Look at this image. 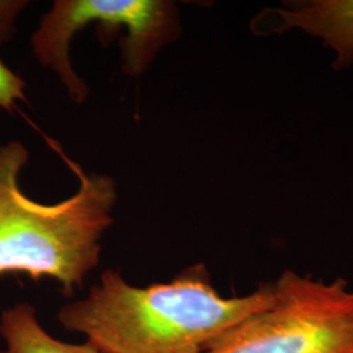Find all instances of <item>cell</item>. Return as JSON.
I'll use <instances>...</instances> for the list:
<instances>
[{
  "mask_svg": "<svg viewBox=\"0 0 353 353\" xmlns=\"http://www.w3.org/2000/svg\"><path fill=\"white\" fill-rule=\"evenodd\" d=\"M0 336L8 353H103L89 341L71 344L49 334L30 303H16L1 312Z\"/></svg>",
  "mask_w": 353,
  "mask_h": 353,
  "instance_id": "5b68a950",
  "label": "cell"
},
{
  "mask_svg": "<svg viewBox=\"0 0 353 353\" xmlns=\"http://www.w3.org/2000/svg\"><path fill=\"white\" fill-rule=\"evenodd\" d=\"M61 154L80 188L70 199L49 205L20 189L19 176L29 157L26 147L20 141L0 147V275L50 278L72 294L100 263V241L113 223L117 192L110 176L85 173Z\"/></svg>",
  "mask_w": 353,
  "mask_h": 353,
  "instance_id": "7a4b0ae2",
  "label": "cell"
},
{
  "mask_svg": "<svg viewBox=\"0 0 353 353\" xmlns=\"http://www.w3.org/2000/svg\"><path fill=\"white\" fill-rule=\"evenodd\" d=\"M252 28L261 34L300 29L321 38L336 52L334 68L341 70L353 63V0L299 1L292 3L290 8H270Z\"/></svg>",
  "mask_w": 353,
  "mask_h": 353,
  "instance_id": "277c9868",
  "label": "cell"
},
{
  "mask_svg": "<svg viewBox=\"0 0 353 353\" xmlns=\"http://www.w3.org/2000/svg\"><path fill=\"white\" fill-rule=\"evenodd\" d=\"M26 81L0 61V110H10L26 99Z\"/></svg>",
  "mask_w": 353,
  "mask_h": 353,
  "instance_id": "8992f818",
  "label": "cell"
},
{
  "mask_svg": "<svg viewBox=\"0 0 353 353\" xmlns=\"http://www.w3.org/2000/svg\"><path fill=\"white\" fill-rule=\"evenodd\" d=\"M0 353H8V352H7V351H6V350H4V351H0Z\"/></svg>",
  "mask_w": 353,
  "mask_h": 353,
  "instance_id": "ba28073f",
  "label": "cell"
},
{
  "mask_svg": "<svg viewBox=\"0 0 353 353\" xmlns=\"http://www.w3.org/2000/svg\"><path fill=\"white\" fill-rule=\"evenodd\" d=\"M274 300L202 353H353V290L294 271L274 281Z\"/></svg>",
  "mask_w": 353,
  "mask_h": 353,
  "instance_id": "3957f363",
  "label": "cell"
},
{
  "mask_svg": "<svg viewBox=\"0 0 353 353\" xmlns=\"http://www.w3.org/2000/svg\"><path fill=\"white\" fill-rule=\"evenodd\" d=\"M20 7L19 3H0V36L6 34L7 29L11 28L13 17Z\"/></svg>",
  "mask_w": 353,
  "mask_h": 353,
  "instance_id": "52a82bcc",
  "label": "cell"
},
{
  "mask_svg": "<svg viewBox=\"0 0 353 353\" xmlns=\"http://www.w3.org/2000/svg\"><path fill=\"white\" fill-rule=\"evenodd\" d=\"M274 283L224 297L204 265L169 283L137 287L106 270L84 299L65 303L58 322L103 353H202L207 344L274 300Z\"/></svg>",
  "mask_w": 353,
  "mask_h": 353,
  "instance_id": "6da1fadb",
  "label": "cell"
}]
</instances>
